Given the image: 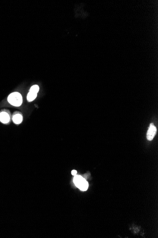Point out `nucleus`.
Here are the masks:
<instances>
[{
	"label": "nucleus",
	"mask_w": 158,
	"mask_h": 238,
	"mask_svg": "<svg viewBox=\"0 0 158 238\" xmlns=\"http://www.w3.org/2000/svg\"><path fill=\"white\" fill-rule=\"evenodd\" d=\"M11 114L8 110L4 109L0 112V121L3 124H7L10 122Z\"/></svg>",
	"instance_id": "7ed1b4c3"
},
{
	"label": "nucleus",
	"mask_w": 158,
	"mask_h": 238,
	"mask_svg": "<svg viewBox=\"0 0 158 238\" xmlns=\"http://www.w3.org/2000/svg\"><path fill=\"white\" fill-rule=\"evenodd\" d=\"M74 182L75 185L81 191H85L88 189L89 184L87 181L81 176L75 175L74 177Z\"/></svg>",
	"instance_id": "f03ea898"
},
{
	"label": "nucleus",
	"mask_w": 158,
	"mask_h": 238,
	"mask_svg": "<svg viewBox=\"0 0 158 238\" xmlns=\"http://www.w3.org/2000/svg\"><path fill=\"white\" fill-rule=\"evenodd\" d=\"M12 119L15 124H20L23 120V115L20 112L16 111L13 114Z\"/></svg>",
	"instance_id": "39448f33"
},
{
	"label": "nucleus",
	"mask_w": 158,
	"mask_h": 238,
	"mask_svg": "<svg viewBox=\"0 0 158 238\" xmlns=\"http://www.w3.org/2000/svg\"><path fill=\"white\" fill-rule=\"evenodd\" d=\"M77 174V171H76V170H72L71 171V174L73 175V176H75V175H76Z\"/></svg>",
	"instance_id": "6e6552de"
},
{
	"label": "nucleus",
	"mask_w": 158,
	"mask_h": 238,
	"mask_svg": "<svg viewBox=\"0 0 158 238\" xmlns=\"http://www.w3.org/2000/svg\"><path fill=\"white\" fill-rule=\"evenodd\" d=\"M8 102L14 106H20L23 103V97L18 92H14L9 95L8 98Z\"/></svg>",
	"instance_id": "f257e3e1"
},
{
	"label": "nucleus",
	"mask_w": 158,
	"mask_h": 238,
	"mask_svg": "<svg viewBox=\"0 0 158 238\" xmlns=\"http://www.w3.org/2000/svg\"><path fill=\"white\" fill-rule=\"evenodd\" d=\"M156 133V128L154 125L153 123L150 124V125L149 129L148 130V132L147 134V138L148 140L151 141L153 140L155 135Z\"/></svg>",
	"instance_id": "20e7f679"
},
{
	"label": "nucleus",
	"mask_w": 158,
	"mask_h": 238,
	"mask_svg": "<svg viewBox=\"0 0 158 238\" xmlns=\"http://www.w3.org/2000/svg\"><path fill=\"white\" fill-rule=\"evenodd\" d=\"M39 86H38V85H35L30 87V90H29V91L32 92H33V93L37 94V93L38 92V91H39Z\"/></svg>",
	"instance_id": "0eeeda50"
},
{
	"label": "nucleus",
	"mask_w": 158,
	"mask_h": 238,
	"mask_svg": "<svg viewBox=\"0 0 158 238\" xmlns=\"http://www.w3.org/2000/svg\"><path fill=\"white\" fill-rule=\"evenodd\" d=\"M37 96V94L29 91L27 95V100L29 102H31L36 99Z\"/></svg>",
	"instance_id": "423d86ee"
}]
</instances>
